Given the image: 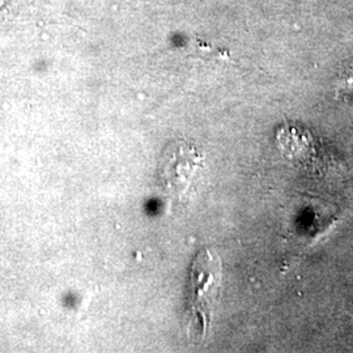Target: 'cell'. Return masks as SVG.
Here are the masks:
<instances>
[{"label": "cell", "instance_id": "2", "mask_svg": "<svg viewBox=\"0 0 353 353\" xmlns=\"http://www.w3.org/2000/svg\"><path fill=\"white\" fill-rule=\"evenodd\" d=\"M219 275V263L211 252H203L198 255L191 270V306L196 309L201 316L205 310L203 303H211V297L216 293V280Z\"/></svg>", "mask_w": 353, "mask_h": 353}, {"label": "cell", "instance_id": "1", "mask_svg": "<svg viewBox=\"0 0 353 353\" xmlns=\"http://www.w3.org/2000/svg\"><path fill=\"white\" fill-rule=\"evenodd\" d=\"M202 157L195 148L178 143L164 152L160 164V179L164 189L170 194H181L189 188L198 173Z\"/></svg>", "mask_w": 353, "mask_h": 353}]
</instances>
